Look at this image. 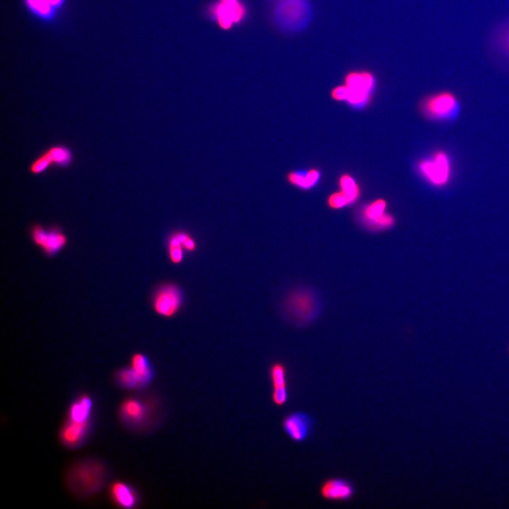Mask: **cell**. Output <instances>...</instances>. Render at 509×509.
I'll return each instance as SVG.
<instances>
[{
	"label": "cell",
	"mask_w": 509,
	"mask_h": 509,
	"mask_svg": "<svg viewBox=\"0 0 509 509\" xmlns=\"http://www.w3.org/2000/svg\"><path fill=\"white\" fill-rule=\"evenodd\" d=\"M421 109L430 119L447 122L457 117L460 103L453 92L441 90L425 98L421 103Z\"/></svg>",
	"instance_id": "1"
},
{
	"label": "cell",
	"mask_w": 509,
	"mask_h": 509,
	"mask_svg": "<svg viewBox=\"0 0 509 509\" xmlns=\"http://www.w3.org/2000/svg\"><path fill=\"white\" fill-rule=\"evenodd\" d=\"M104 468L96 462H84L69 473L68 481L74 491L83 495L95 493L103 485Z\"/></svg>",
	"instance_id": "2"
},
{
	"label": "cell",
	"mask_w": 509,
	"mask_h": 509,
	"mask_svg": "<svg viewBox=\"0 0 509 509\" xmlns=\"http://www.w3.org/2000/svg\"><path fill=\"white\" fill-rule=\"evenodd\" d=\"M309 17L305 0H279L276 5L274 18L286 30H298L304 26Z\"/></svg>",
	"instance_id": "3"
},
{
	"label": "cell",
	"mask_w": 509,
	"mask_h": 509,
	"mask_svg": "<svg viewBox=\"0 0 509 509\" xmlns=\"http://www.w3.org/2000/svg\"><path fill=\"white\" fill-rule=\"evenodd\" d=\"M419 170L431 184L444 187L448 184L452 174V161L447 153L438 151L430 159L421 161Z\"/></svg>",
	"instance_id": "4"
},
{
	"label": "cell",
	"mask_w": 509,
	"mask_h": 509,
	"mask_svg": "<svg viewBox=\"0 0 509 509\" xmlns=\"http://www.w3.org/2000/svg\"><path fill=\"white\" fill-rule=\"evenodd\" d=\"M183 302L182 290L176 284H162L153 296V308L155 312L165 317H173L180 309Z\"/></svg>",
	"instance_id": "5"
},
{
	"label": "cell",
	"mask_w": 509,
	"mask_h": 509,
	"mask_svg": "<svg viewBox=\"0 0 509 509\" xmlns=\"http://www.w3.org/2000/svg\"><path fill=\"white\" fill-rule=\"evenodd\" d=\"M344 83L349 91L346 100L359 105L369 100L375 80L373 74L367 71H355L346 75Z\"/></svg>",
	"instance_id": "6"
},
{
	"label": "cell",
	"mask_w": 509,
	"mask_h": 509,
	"mask_svg": "<svg viewBox=\"0 0 509 509\" xmlns=\"http://www.w3.org/2000/svg\"><path fill=\"white\" fill-rule=\"evenodd\" d=\"M30 235L33 242L49 256L56 255L67 244L66 236L57 226L46 229L40 224H34Z\"/></svg>",
	"instance_id": "7"
},
{
	"label": "cell",
	"mask_w": 509,
	"mask_h": 509,
	"mask_svg": "<svg viewBox=\"0 0 509 509\" xmlns=\"http://www.w3.org/2000/svg\"><path fill=\"white\" fill-rule=\"evenodd\" d=\"M285 310L293 320L300 323L307 322L316 314V300L309 291H297L286 298Z\"/></svg>",
	"instance_id": "8"
},
{
	"label": "cell",
	"mask_w": 509,
	"mask_h": 509,
	"mask_svg": "<svg viewBox=\"0 0 509 509\" xmlns=\"http://www.w3.org/2000/svg\"><path fill=\"white\" fill-rule=\"evenodd\" d=\"M210 16L223 29H229L245 16V7L240 0H218L209 8Z\"/></svg>",
	"instance_id": "9"
},
{
	"label": "cell",
	"mask_w": 509,
	"mask_h": 509,
	"mask_svg": "<svg viewBox=\"0 0 509 509\" xmlns=\"http://www.w3.org/2000/svg\"><path fill=\"white\" fill-rule=\"evenodd\" d=\"M312 426L310 416L301 411L287 415L283 421V428L287 435L296 443H302L308 437Z\"/></svg>",
	"instance_id": "10"
},
{
	"label": "cell",
	"mask_w": 509,
	"mask_h": 509,
	"mask_svg": "<svg viewBox=\"0 0 509 509\" xmlns=\"http://www.w3.org/2000/svg\"><path fill=\"white\" fill-rule=\"evenodd\" d=\"M23 2L26 10L36 19L52 23L62 11L66 0H23Z\"/></svg>",
	"instance_id": "11"
},
{
	"label": "cell",
	"mask_w": 509,
	"mask_h": 509,
	"mask_svg": "<svg viewBox=\"0 0 509 509\" xmlns=\"http://www.w3.org/2000/svg\"><path fill=\"white\" fill-rule=\"evenodd\" d=\"M488 45L489 53L493 59L509 65V20L495 28Z\"/></svg>",
	"instance_id": "12"
},
{
	"label": "cell",
	"mask_w": 509,
	"mask_h": 509,
	"mask_svg": "<svg viewBox=\"0 0 509 509\" xmlns=\"http://www.w3.org/2000/svg\"><path fill=\"white\" fill-rule=\"evenodd\" d=\"M322 498L332 501H346L354 495L352 483L344 478H329L324 480L319 489Z\"/></svg>",
	"instance_id": "13"
},
{
	"label": "cell",
	"mask_w": 509,
	"mask_h": 509,
	"mask_svg": "<svg viewBox=\"0 0 509 509\" xmlns=\"http://www.w3.org/2000/svg\"><path fill=\"white\" fill-rule=\"evenodd\" d=\"M386 202L378 199L368 205L363 211V216L368 226L374 230H382L392 226L394 218L385 212Z\"/></svg>",
	"instance_id": "14"
},
{
	"label": "cell",
	"mask_w": 509,
	"mask_h": 509,
	"mask_svg": "<svg viewBox=\"0 0 509 509\" xmlns=\"http://www.w3.org/2000/svg\"><path fill=\"white\" fill-rule=\"evenodd\" d=\"M88 426V421L76 422L69 421L62 429V441L68 446L78 445L84 438Z\"/></svg>",
	"instance_id": "15"
},
{
	"label": "cell",
	"mask_w": 509,
	"mask_h": 509,
	"mask_svg": "<svg viewBox=\"0 0 509 509\" xmlns=\"http://www.w3.org/2000/svg\"><path fill=\"white\" fill-rule=\"evenodd\" d=\"M121 414L126 421L131 423H137L145 419L147 409L141 402L129 399L123 402L121 406Z\"/></svg>",
	"instance_id": "16"
},
{
	"label": "cell",
	"mask_w": 509,
	"mask_h": 509,
	"mask_svg": "<svg viewBox=\"0 0 509 509\" xmlns=\"http://www.w3.org/2000/svg\"><path fill=\"white\" fill-rule=\"evenodd\" d=\"M113 499L121 506L133 508L136 503V496L131 488L122 482H115L111 486Z\"/></svg>",
	"instance_id": "17"
},
{
	"label": "cell",
	"mask_w": 509,
	"mask_h": 509,
	"mask_svg": "<svg viewBox=\"0 0 509 509\" xmlns=\"http://www.w3.org/2000/svg\"><path fill=\"white\" fill-rule=\"evenodd\" d=\"M131 368L139 376L143 385L148 384L153 378V368L148 358L142 353H136L131 358Z\"/></svg>",
	"instance_id": "18"
},
{
	"label": "cell",
	"mask_w": 509,
	"mask_h": 509,
	"mask_svg": "<svg viewBox=\"0 0 509 509\" xmlns=\"http://www.w3.org/2000/svg\"><path fill=\"white\" fill-rule=\"evenodd\" d=\"M92 401L88 396L83 395L74 402L69 410V421L83 422L88 421Z\"/></svg>",
	"instance_id": "19"
},
{
	"label": "cell",
	"mask_w": 509,
	"mask_h": 509,
	"mask_svg": "<svg viewBox=\"0 0 509 509\" xmlns=\"http://www.w3.org/2000/svg\"><path fill=\"white\" fill-rule=\"evenodd\" d=\"M319 177V172L317 170L312 169L306 173L291 171L286 175V180L293 186L308 189L316 183Z\"/></svg>",
	"instance_id": "20"
},
{
	"label": "cell",
	"mask_w": 509,
	"mask_h": 509,
	"mask_svg": "<svg viewBox=\"0 0 509 509\" xmlns=\"http://www.w3.org/2000/svg\"><path fill=\"white\" fill-rule=\"evenodd\" d=\"M45 152L49 157L52 165L59 167H66L71 163L73 160L71 150L64 146H52Z\"/></svg>",
	"instance_id": "21"
},
{
	"label": "cell",
	"mask_w": 509,
	"mask_h": 509,
	"mask_svg": "<svg viewBox=\"0 0 509 509\" xmlns=\"http://www.w3.org/2000/svg\"><path fill=\"white\" fill-rule=\"evenodd\" d=\"M168 248L170 262L174 264L181 263L184 257V247L175 232L168 238Z\"/></svg>",
	"instance_id": "22"
},
{
	"label": "cell",
	"mask_w": 509,
	"mask_h": 509,
	"mask_svg": "<svg viewBox=\"0 0 509 509\" xmlns=\"http://www.w3.org/2000/svg\"><path fill=\"white\" fill-rule=\"evenodd\" d=\"M119 384L126 388H137L144 386L139 376L131 368L120 370L117 374Z\"/></svg>",
	"instance_id": "23"
},
{
	"label": "cell",
	"mask_w": 509,
	"mask_h": 509,
	"mask_svg": "<svg viewBox=\"0 0 509 509\" xmlns=\"http://www.w3.org/2000/svg\"><path fill=\"white\" fill-rule=\"evenodd\" d=\"M273 389L287 386L286 370L281 363H275L270 370Z\"/></svg>",
	"instance_id": "24"
},
{
	"label": "cell",
	"mask_w": 509,
	"mask_h": 509,
	"mask_svg": "<svg viewBox=\"0 0 509 509\" xmlns=\"http://www.w3.org/2000/svg\"><path fill=\"white\" fill-rule=\"evenodd\" d=\"M339 184L341 191L356 201L359 195V188L354 180L351 176L344 175L340 178Z\"/></svg>",
	"instance_id": "25"
},
{
	"label": "cell",
	"mask_w": 509,
	"mask_h": 509,
	"mask_svg": "<svg viewBox=\"0 0 509 509\" xmlns=\"http://www.w3.org/2000/svg\"><path fill=\"white\" fill-rule=\"evenodd\" d=\"M51 165L52 161L45 151L30 165L29 170L33 175H39L46 171Z\"/></svg>",
	"instance_id": "26"
},
{
	"label": "cell",
	"mask_w": 509,
	"mask_h": 509,
	"mask_svg": "<svg viewBox=\"0 0 509 509\" xmlns=\"http://www.w3.org/2000/svg\"><path fill=\"white\" fill-rule=\"evenodd\" d=\"M355 201L349 195L341 191L332 194L328 199L329 206L333 209H339Z\"/></svg>",
	"instance_id": "27"
},
{
	"label": "cell",
	"mask_w": 509,
	"mask_h": 509,
	"mask_svg": "<svg viewBox=\"0 0 509 509\" xmlns=\"http://www.w3.org/2000/svg\"><path fill=\"white\" fill-rule=\"evenodd\" d=\"M175 233L182 242L185 250L188 252H193L196 250V242L188 233L183 230H177L175 231Z\"/></svg>",
	"instance_id": "28"
},
{
	"label": "cell",
	"mask_w": 509,
	"mask_h": 509,
	"mask_svg": "<svg viewBox=\"0 0 509 509\" xmlns=\"http://www.w3.org/2000/svg\"><path fill=\"white\" fill-rule=\"evenodd\" d=\"M272 401L279 406L284 405L288 400L287 386L273 389Z\"/></svg>",
	"instance_id": "29"
},
{
	"label": "cell",
	"mask_w": 509,
	"mask_h": 509,
	"mask_svg": "<svg viewBox=\"0 0 509 509\" xmlns=\"http://www.w3.org/2000/svg\"><path fill=\"white\" fill-rule=\"evenodd\" d=\"M348 92V88L344 84V86H337L333 89L332 91V96L337 100H346Z\"/></svg>",
	"instance_id": "30"
},
{
	"label": "cell",
	"mask_w": 509,
	"mask_h": 509,
	"mask_svg": "<svg viewBox=\"0 0 509 509\" xmlns=\"http://www.w3.org/2000/svg\"><path fill=\"white\" fill-rule=\"evenodd\" d=\"M508 352H509V347H508Z\"/></svg>",
	"instance_id": "31"
}]
</instances>
